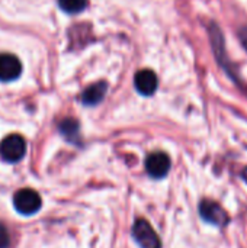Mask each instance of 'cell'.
Wrapping results in <instances>:
<instances>
[{
	"label": "cell",
	"instance_id": "obj_5",
	"mask_svg": "<svg viewBox=\"0 0 247 248\" xmlns=\"http://www.w3.org/2000/svg\"><path fill=\"white\" fill-rule=\"evenodd\" d=\"M199 215L204 221L215 225V227H224L229 222L227 212L215 202L213 201H202L199 205Z\"/></svg>",
	"mask_w": 247,
	"mask_h": 248
},
{
	"label": "cell",
	"instance_id": "obj_11",
	"mask_svg": "<svg viewBox=\"0 0 247 248\" xmlns=\"http://www.w3.org/2000/svg\"><path fill=\"white\" fill-rule=\"evenodd\" d=\"M89 4V0H58V6L63 12L70 15H77L83 12Z\"/></svg>",
	"mask_w": 247,
	"mask_h": 248
},
{
	"label": "cell",
	"instance_id": "obj_10",
	"mask_svg": "<svg viewBox=\"0 0 247 248\" xmlns=\"http://www.w3.org/2000/svg\"><path fill=\"white\" fill-rule=\"evenodd\" d=\"M58 129L67 141H70L73 144L80 142V125L76 119H73V118L63 119L58 125Z\"/></svg>",
	"mask_w": 247,
	"mask_h": 248
},
{
	"label": "cell",
	"instance_id": "obj_2",
	"mask_svg": "<svg viewBox=\"0 0 247 248\" xmlns=\"http://www.w3.org/2000/svg\"><path fill=\"white\" fill-rule=\"evenodd\" d=\"M26 154V141L19 134H10L0 142V157L7 163H17Z\"/></svg>",
	"mask_w": 247,
	"mask_h": 248
},
{
	"label": "cell",
	"instance_id": "obj_1",
	"mask_svg": "<svg viewBox=\"0 0 247 248\" xmlns=\"http://www.w3.org/2000/svg\"><path fill=\"white\" fill-rule=\"evenodd\" d=\"M208 35H210L211 48H213V52H214V57H215L218 65L227 73V76H230V78L233 81H236L237 84H240L239 70L236 68L234 62L227 55L224 33H223L221 28L215 22H210V25H208Z\"/></svg>",
	"mask_w": 247,
	"mask_h": 248
},
{
	"label": "cell",
	"instance_id": "obj_8",
	"mask_svg": "<svg viewBox=\"0 0 247 248\" xmlns=\"http://www.w3.org/2000/svg\"><path fill=\"white\" fill-rule=\"evenodd\" d=\"M134 86L137 92L143 96H153L157 90L159 80L154 71L151 70H140L134 77Z\"/></svg>",
	"mask_w": 247,
	"mask_h": 248
},
{
	"label": "cell",
	"instance_id": "obj_6",
	"mask_svg": "<svg viewBox=\"0 0 247 248\" xmlns=\"http://www.w3.org/2000/svg\"><path fill=\"white\" fill-rule=\"evenodd\" d=\"M146 170L153 179H163L170 170V158L162 151L148 154L146 158Z\"/></svg>",
	"mask_w": 247,
	"mask_h": 248
},
{
	"label": "cell",
	"instance_id": "obj_13",
	"mask_svg": "<svg viewBox=\"0 0 247 248\" xmlns=\"http://www.w3.org/2000/svg\"><path fill=\"white\" fill-rule=\"evenodd\" d=\"M239 39H240L243 48L247 51V26H242L239 29Z\"/></svg>",
	"mask_w": 247,
	"mask_h": 248
},
{
	"label": "cell",
	"instance_id": "obj_3",
	"mask_svg": "<svg viewBox=\"0 0 247 248\" xmlns=\"http://www.w3.org/2000/svg\"><path fill=\"white\" fill-rule=\"evenodd\" d=\"M13 206L22 215H33L41 209L42 201L33 189H20L13 196Z\"/></svg>",
	"mask_w": 247,
	"mask_h": 248
},
{
	"label": "cell",
	"instance_id": "obj_14",
	"mask_svg": "<svg viewBox=\"0 0 247 248\" xmlns=\"http://www.w3.org/2000/svg\"><path fill=\"white\" fill-rule=\"evenodd\" d=\"M243 179H245V182L247 183V169L243 171Z\"/></svg>",
	"mask_w": 247,
	"mask_h": 248
},
{
	"label": "cell",
	"instance_id": "obj_7",
	"mask_svg": "<svg viewBox=\"0 0 247 248\" xmlns=\"http://www.w3.org/2000/svg\"><path fill=\"white\" fill-rule=\"evenodd\" d=\"M22 74V64L13 54H0V81H13Z\"/></svg>",
	"mask_w": 247,
	"mask_h": 248
},
{
	"label": "cell",
	"instance_id": "obj_4",
	"mask_svg": "<svg viewBox=\"0 0 247 248\" xmlns=\"http://www.w3.org/2000/svg\"><path fill=\"white\" fill-rule=\"evenodd\" d=\"M132 237L141 248H160L162 243L153 227L146 219H137L132 227Z\"/></svg>",
	"mask_w": 247,
	"mask_h": 248
},
{
	"label": "cell",
	"instance_id": "obj_9",
	"mask_svg": "<svg viewBox=\"0 0 247 248\" xmlns=\"http://www.w3.org/2000/svg\"><path fill=\"white\" fill-rule=\"evenodd\" d=\"M106 92H108V83L106 81L93 83L89 87H86L84 92L82 93V103L84 106H96L105 99Z\"/></svg>",
	"mask_w": 247,
	"mask_h": 248
},
{
	"label": "cell",
	"instance_id": "obj_12",
	"mask_svg": "<svg viewBox=\"0 0 247 248\" xmlns=\"http://www.w3.org/2000/svg\"><path fill=\"white\" fill-rule=\"evenodd\" d=\"M10 246V235L7 228L0 222V248H9Z\"/></svg>",
	"mask_w": 247,
	"mask_h": 248
}]
</instances>
